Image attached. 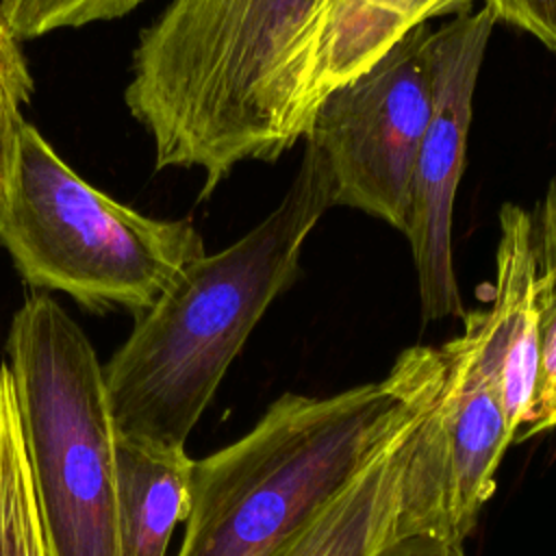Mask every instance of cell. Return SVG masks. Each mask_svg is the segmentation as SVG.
Segmentation results:
<instances>
[{
	"label": "cell",
	"mask_w": 556,
	"mask_h": 556,
	"mask_svg": "<svg viewBox=\"0 0 556 556\" xmlns=\"http://www.w3.org/2000/svg\"><path fill=\"white\" fill-rule=\"evenodd\" d=\"M330 0H172L132 52L124 100L156 167H195L206 198L239 163L306 137L308 78Z\"/></svg>",
	"instance_id": "cell-1"
},
{
	"label": "cell",
	"mask_w": 556,
	"mask_h": 556,
	"mask_svg": "<svg viewBox=\"0 0 556 556\" xmlns=\"http://www.w3.org/2000/svg\"><path fill=\"white\" fill-rule=\"evenodd\" d=\"M332 206L321 152L306 143L278 206L241 239L191 261L102 365L117 437L182 450L269 304L295 280L302 248Z\"/></svg>",
	"instance_id": "cell-2"
},
{
	"label": "cell",
	"mask_w": 556,
	"mask_h": 556,
	"mask_svg": "<svg viewBox=\"0 0 556 556\" xmlns=\"http://www.w3.org/2000/svg\"><path fill=\"white\" fill-rule=\"evenodd\" d=\"M430 371L432 345H415L378 382L280 395L252 430L193 460L176 556H276L421 410Z\"/></svg>",
	"instance_id": "cell-3"
},
{
	"label": "cell",
	"mask_w": 556,
	"mask_h": 556,
	"mask_svg": "<svg viewBox=\"0 0 556 556\" xmlns=\"http://www.w3.org/2000/svg\"><path fill=\"white\" fill-rule=\"evenodd\" d=\"M7 356L48 556H119L117 432L91 341L37 293L13 315Z\"/></svg>",
	"instance_id": "cell-4"
},
{
	"label": "cell",
	"mask_w": 556,
	"mask_h": 556,
	"mask_svg": "<svg viewBox=\"0 0 556 556\" xmlns=\"http://www.w3.org/2000/svg\"><path fill=\"white\" fill-rule=\"evenodd\" d=\"M0 241L28 285L132 313L206 252L189 219L148 217L102 193L28 122L0 202Z\"/></svg>",
	"instance_id": "cell-5"
},
{
	"label": "cell",
	"mask_w": 556,
	"mask_h": 556,
	"mask_svg": "<svg viewBox=\"0 0 556 556\" xmlns=\"http://www.w3.org/2000/svg\"><path fill=\"white\" fill-rule=\"evenodd\" d=\"M430 35L428 24L417 26L374 67L330 91L304 137L328 165L332 206L358 208L402 232L432 106Z\"/></svg>",
	"instance_id": "cell-6"
},
{
	"label": "cell",
	"mask_w": 556,
	"mask_h": 556,
	"mask_svg": "<svg viewBox=\"0 0 556 556\" xmlns=\"http://www.w3.org/2000/svg\"><path fill=\"white\" fill-rule=\"evenodd\" d=\"M495 17L486 7L456 13L428 43L432 106L421 137L404 235L426 321L463 315L452 261V213L465 167L473 91Z\"/></svg>",
	"instance_id": "cell-7"
},
{
	"label": "cell",
	"mask_w": 556,
	"mask_h": 556,
	"mask_svg": "<svg viewBox=\"0 0 556 556\" xmlns=\"http://www.w3.org/2000/svg\"><path fill=\"white\" fill-rule=\"evenodd\" d=\"M428 395L421 410L276 556H376L408 534L447 539L434 456L421 424Z\"/></svg>",
	"instance_id": "cell-8"
},
{
	"label": "cell",
	"mask_w": 556,
	"mask_h": 556,
	"mask_svg": "<svg viewBox=\"0 0 556 556\" xmlns=\"http://www.w3.org/2000/svg\"><path fill=\"white\" fill-rule=\"evenodd\" d=\"M430 421L441 463L445 530L452 541L463 543L495 491L500 460L515 437L495 389L476 367L460 334L437 345Z\"/></svg>",
	"instance_id": "cell-9"
},
{
	"label": "cell",
	"mask_w": 556,
	"mask_h": 556,
	"mask_svg": "<svg viewBox=\"0 0 556 556\" xmlns=\"http://www.w3.org/2000/svg\"><path fill=\"white\" fill-rule=\"evenodd\" d=\"M534 271L532 215L506 202L500 211L491 306L463 313L460 339L495 389L513 437L528 419L539 376Z\"/></svg>",
	"instance_id": "cell-10"
},
{
	"label": "cell",
	"mask_w": 556,
	"mask_h": 556,
	"mask_svg": "<svg viewBox=\"0 0 556 556\" xmlns=\"http://www.w3.org/2000/svg\"><path fill=\"white\" fill-rule=\"evenodd\" d=\"M473 0H330L317 35L308 78L311 119L337 87L358 78L408 33L447 13H463Z\"/></svg>",
	"instance_id": "cell-11"
},
{
	"label": "cell",
	"mask_w": 556,
	"mask_h": 556,
	"mask_svg": "<svg viewBox=\"0 0 556 556\" xmlns=\"http://www.w3.org/2000/svg\"><path fill=\"white\" fill-rule=\"evenodd\" d=\"M119 556H167L172 534L191 502L193 458L182 450L117 437Z\"/></svg>",
	"instance_id": "cell-12"
},
{
	"label": "cell",
	"mask_w": 556,
	"mask_h": 556,
	"mask_svg": "<svg viewBox=\"0 0 556 556\" xmlns=\"http://www.w3.org/2000/svg\"><path fill=\"white\" fill-rule=\"evenodd\" d=\"M0 556H48L7 363H0Z\"/></svg>",
	"instance_id": "cell-13"
},
{
	"label": "cell",
	"mask_w": 556,
	"mask_h": 556,
	"mask_svg": "<svg viewBox=\"0 0 556 556\" xmlns=\"http://www.w3.org/2000/svg\"><path fill=\"white\" fill-rule=\"evenodd\" d=\"M532 215L534 291L539 311V376L532 408L515 441L532 439L556 428V185Z\"/></svg>",
	"instance_id": "cell-14"
},
{
	"label": "cell",
	"mask_w": 556,
	"mask_h": 556,
	"mask_svg": "<svg viewBox=\"0 0 556 556\" xmlns=\"http://www.w3.org/2000/svg\"><path fill=\"white\" fill-rule=\"evenodd\" d=\"M30 93L33 76L20 48V39L0 13V202L17 159L20 137L26 124L22 109L30 100Z\"/></svg>",
	"instance_id": "cell-15"
},
{
	"label": "cell",
	"mask_w": 556,
	"mask_h": 556,
	"mask_svg": "<svg viewBox=\"0 0 556 556\" xmlns=\"http://www.w3.org/2000/svg\"><path fill=\"white\" fill-rule=\"evenodd\" d=\"M143 0H0V13L17 39H30L65 26L115 20Z\"/></svg>",
	"instance_id": "cell-16"
},
{
	"label": "cell",
	"mask_w": 556,
	"mask_h": 556,
	"mask_svg": "<svg viewBox=\"0 0 556 556\" xmlns=\"http://www.w3.org/2000/svg\"><path fill=\"white\" fill-rule=\"evenodd\" d=\"M495 22L515 26L556 52V0H482Z\"/></svg>",
	"instance_id": "cell-17"
},
{
	"label": "cell",
	"mask_w": 556,
	"mask_h": 556,
	"mask_svg": "<svg viewBox=\"0 0 556 556\" xmlns=\"http://www.w3.org/2000/svg\"><path fill=\"white\" fill-rule=\"evenodd\" d=\"M376 556H467L463 543L450 541L434 534H408L387 547Z\"/></svg>",
	"instance_id": "cell-18"
}]
</instances>
